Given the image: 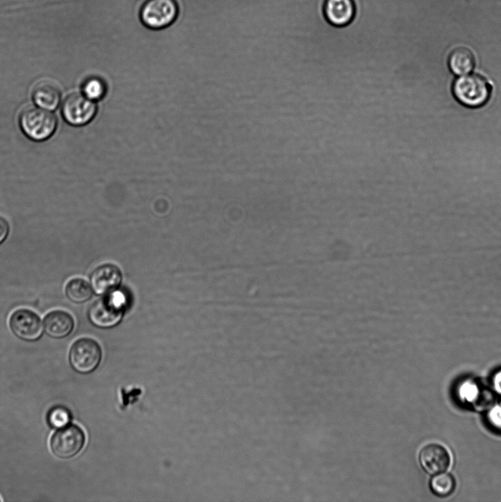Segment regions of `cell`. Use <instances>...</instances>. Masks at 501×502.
Returning a JSON list of instances; mask_svg holds the SVG:
<instances>
[{
  "mask_svg": "<svg viewBox=\"0 0 501 502\" xmlns=\"http://www.w3.org/2000/svg\"><path fill=\"white\" fill-rule=\"evenodd\" d=\"M490 82L479 74H467L460 76L453 84L452 92L457 101L469 109L485 106L492 94Z\"/></svg>",
  "mask_w": 501,
  "mask_h": 502,
  "instance_id": "1",
  "label": "cell"
},
{
  "mask_svg": "<svg viewBox=\"0 0 501 502\" xmlns=\"http://www.w3.org/2000/svg\"><path fill=\"white\" fill-rule=\"evenodd\" d=\"M19 124L24 135L36 141L51 137L58 124L57 119L53 113L36 107L24 109L20 115Z\"/></svg>",
  "mask_w": 501,
  "mask_h": 502,
  "instance_id": "2",
  "label": "cell"
},
{
  "mask_svg": "<svg viewBox=\"0 0 501 502\" xmlns=\"http://www.w3.org/2000/svg\"><path fill=\"white\" fill-rule=\"evenodd\" d=\"M179 6L176 0H146L140 11V19L148 29H165L177 20Z\"/></svg>",
  "mask_w": 501,
  "mask_h": 502,
  "instance_id": "3",
  "label": "cell"
},
{
  "mask_svg": "<svg viewBox=\"0 0 501 502\" xmlns=\"http://www.w3.org/2000/svg\"><path fill=\"white\" fill-rule=\"evenodd\" d=\"M103 357L101 346L93 339L84 338L75 341L69 351L71 367L81 373L94 371Z\"/></svg>",
  "mask_w": 501,
  "mask_h": 502,
  "instance_id": "4",
  "label": "cell"
},
{
  "mask_svg": "<svg viewBox=\"0 0 501 502\" xmlns=\"http://www.w3.org/2000/svg\"><path fill=\"white\" fill-rule=\"evenodd\" d=\"M85 443L84 431L77 425H68L53 436L50 448L55 456L67 460L80 453Z\"/></svg>",
  "mask_w": 501,
  "mask_h": 502,
  "instance_id": "5",
  "label": "cell"
},
{
  "mask_svg": "<svg viewBox=\"0 0 501 502\" xmlns=\"http://www.w3.org/2000/svg\"><path fill=\"white\" fill-rule=\"evenodd\" d=\"M123 316V303L119 297L106 296L97 299L88 311V318L95 327L108 329L115 327Z\"/></svg>",
  "mask_w": 501,
  "mask_h": 502,
  "instance_id": "6",
  "label": "cell"
},
{
  "mask_svg": "<svg viewBox=\"0 0 501 502\" xmlns=\"http://www.w3.org/2000/svg\"><path fill=\"white\" fill-rule=\"evenodd\" d=\"M9 327L16 337L25 341H38L44 332V325L39 316L26 308L18 309L11 315Z\"/></svg>",
  "mask_w": 501,
  "mask_h": 502,
  "instance_id": "7",
  "label": "cell"
},
{
  "mask_svg": "<svg viewBox=\"0 0 501 502\" xmlns=\"http://www.w3.org/2000/svg\"><path fill=\"white\" fill-rule=\"evenodd\" d=\"M96 111L95 103L79 93L67 96L62 106L64 118L74 126H82L89 123L94 118Z\"/></svg>",
  "mask_w": 501,
  "mask_h": 502,
  "instance_id": "8",
  "label": "cell"
},
{
  "mask_svg": "<svg viewBox=\"0 0 501 502\" xmlns=\"http://www.w3.org/2000/svg\"><path fill=\"white\" fill-rule=\"evenodd\" d=\"M419 462L424 471L435 475L445 472L452 465V458L442 444L432 443L424 446L419 453Z\"/></svg>",
  "mask_w": 501,
  "mask_h": 502,
  "instance_id": "9",
  "label": "cell"
},
{
  "mask_svg": "<svg viewBox=\"0 0 501 502\" xmlns=\"http://www.w3.org/2000/svg\"><path fill=\"white\" fill-rule=\"evenodd\" d=\"M89 279L93 291L103 296L109 294L118 287L122 275L116 266L107 263L96 267L91 272Z\"/></svg>",
  "mask_w": 501,
  "mask_h": 502,
  "instance_id": "10",
  "label": "cell"
},
{
  "mask_svg": "<svg viewBox=\"0 0 501 502\" xmlns=\"http://www.w3.org/2000/svg\"><path fill=\"white\" fill-rule=\"evenodd\" d=\"M44 330L46 335L55 339H62L69 336L74 329L73 316L61 310L48 313L44 318Z\"/></svg>",
  "mask_w": 501,
  "mask_h": 502,
  "instance_id": "11",
  "label": "cell"
},
{
  "mask_svg": "<svg viewBox=\"0 0 501 502\" xmlns=\"http://www.w3.org/2000/svg\"><path fill=\"white\" fill-rule=\"evenodd\" d=\"M324 12L328 21L336 27H344L352 22L355 14L353 0H328Z\"/></svg>",
  "mask_w": 501,
  "mask_h": 502,
  "instance_id": "12",
  "label": "cell"
},
{
  "mask_svg": "<svg viewBox=\"0 0 501 502\" xmlns=\"http://www.w3.org/2000/svg\"><path fill=\"white\" fill-rule=\"evenodd\" d=\"M34 103L41 109L48 111L56 109L60 104L61 91L58 86L49 81H41L33 91Z\"/></svg>",
  "mask_w": 501,
  "mask_h": 502,
  "instance_id": "13",
  "label": "cell"
},
{
  "mask_svg": "<svg viewBox=\"0 0 501 502\" xmlns=\"http://www.w3.org/2000/svg\"><path fill=\"white\" fill-rule=\"evenodd\" d=\"M462 397L479 411L490 409L494 404L492 391L475 383H467L461 389Z\"/></svg>",
  "mask_w": 501,
  "mask_h": 502,
  "instance_id": "14",
  "label": "cell"
},
{
  "mask_svg": "<svg viewBox=\"0 0 501 502\" xmlns=\"http://www.w3.org/2000/svg\"><path fill=\"white\" fill-rule=\"evenodd\" d=\"M447 64L450 71L458 76H462L474 69L475 58L470 49L457 47L450 54Z\"/></svg>",
  "mask_w": 501,
  "mask_h": 502,
  "instance_id": "15",
  "label": "cell"
},
{
  "mask_svg": "<svg viewBox=\"0 0 501 502\" xmlns=\"http://www.w3.org/2000/svg\"><path fill=\"white\" fill-rule=\"evenodd\" d=\"M65 295L70 302L74 304H84L88 302L93 296L91 285L81 278L70 280L65 287Z\"/></svg>",
  "mask_w": 501,
  "mask_h": 502,
  "instance_id": "16",
  "label": "cell"
},
{
  "mask_svg": "<svg viewBox=\"0 0 501 502\" xmlns=\"http://www.w3.org/2000/svg\"><path fill=\"white\" fill-rule=\"evenodd\" d=\"M430 487L437 496L446 497L455 491L457 481L453 474L442 472L435 474L430 482Z\"/></svg>",
  "mask_w": 501,
  "mask_h": 502,
  "instance_id": "17",
  "label": "cell"
},
{
  "mask_svg": "<svg viewBox=\"0 0 501 502\" xmlns=\"http://www.w3.org/2000/svg\"><path fill=\"white\" fill-rule=\"evenodd\" d=\"M82 89L83 94L93 102L102 99L106 93L105 84L96 78L87 79L84 83Z\"/></svg>",
  "mask_w": 501,
  "mask_h": 502,
  "instance_id": "18",
  "label": "cell"
},
{
  "mask_svg": "<svg viewBox=\"0 0 501 502\" xmlns=\"http://www.w3.org/2000/svg\"><path fill=\"white\" fill-rule=\"evenodd\" d=\"M71 419L70 411L64 407L57 406L50 410L47 421L51 428L61 429L68 426Z\"/></svg>",
  "mask_w": 501,
  "mask_h": 502,
  "instance_id": "19",
  "label": "cell"
},
{
  "mask_svg": "<svg viewBox=\"0 0 501 502\" xmlns=\"http://www.w3.org/2000/svg\"><path fill=\"white\" fill-rule=\"evenodd\" d=\"M10 234V224L8 220L0 216V245H2L8 239Z\"/></svg>",
  "mask_w": 501,
  "mask_h": 502,
  "instance_id": "20",
  "label": "cell"
},
{
  "mask_svg": "<svg viewBox=\"0 0 501 502\" xmlns=\"http://www.w3.org/2000/svg\"><path fill=\"white\" fill-rule=\"evenodd\" d=\"M493 384L496 391L501 394V371L495 375Z\"/></svg>",
  "mask_w": 501,
  "mask_h": 502,
  "instance_id": "21",
  "label": "cell"
},
{
  "mask_svg": "<svg viewBox=\"0 0 501 502\" xmlns=\"http://www.w3.org/2000/svg\"><path fill=\"white\" fill-rule=\"evenodd\" d=\"M0 501H1V500H0Z\"/></svg>",
  "mask_w": 501,
  "mask_h": 502,
  "instance_id": "22",
  "label": "cell"
}]
</instances>
